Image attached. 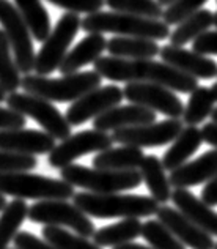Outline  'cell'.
<instances>
[{
    "label": "cell",
    "instance_id": "1",
    "mask_svg": "<svg viewBox=\"0 0 217 249\" xmlns=\"http://www.w3.org/2000/svg\"><path fill=\"white\" fill-rule=\"evenodd\" d=\"M95 71L104 79L115 82H153L180 93H192L199 81L166 62L154 58H121L100 57L93 63Z\"/></svg>",
    "mask_w": 217,
    "mask_h": 249
},
{
    "label": "cell",
    "instance_id": "2",
    "mask_svg": "<svg viewBox=\"0 0 217 249\" xmlns=\"http://www.w3.org/2000/svg\"><path fill=\"white\" fill-rule=\"evenodd\" d=\"M74 204L90 218H148L157 213L161 204L151 196L139 194H98L76 193Z\"/></svg>",
    "mask_w": 217,
    "mask_h": 249
},
{
    "label": "cell",
    "instance_id": "3",
    "mask_svg": "<svg viewBox=\"0 0 217 249\" xmlns=\"http://www.w3.org/2000/svg\"><path fill=\"white\" fill-rule=\"evenodd\" d=\"M82 29L88 34H114L148 40H166L170 36V25L159 19L134 16L120 11H96L82 19Z\"/></svg>",
    "mask_w": 217,
    "mask_h": 249
},
{
    "label": "cell",
    "instance_id": "4",
    "mask_svg": "<svg viewBox=\"0 0 217 249\" xmlns=\"http://www.w3.org/2000/svg\"><path fill=\"white\" fill-rule=\"evenodd\" d=\"M102 82V76L96 71L65 74L62 77H48L39 74H25L21 87L25 93L41 96L52 103L76 101L88 91L98 89Z\"/></svg>",
    "mask_w": 217,
    "mask_h": 249
},
{
    "label": "cell",
    "instance_id": "5",
    "mask_svg": "<svg viewBox=\"0 0 217 249\" xmlns=\"http://www.w3.org/2000/svg\"><path fill=\"white\" fill-rule=\"evenodd\" d=\"M60 175L65 181L72 186L88 189L90 193L109 194L135 189L143 181L140 170H110V169H90L81 164H69L60 169Z\"/></svg>",
    "mask_w": 217,
    "mask_h": 249
},
{
    "label": "cell",
    "instance_id": "6",
    "mask_svg": "<svg viewBox=\"0 0 217 249\" xmlns=\"http://www.w3.org/2000/svg\"><path fill=\"white\" fill-rule=\"evenodd\" d=\"M0 193L24 200H68L76 194L74 186L63 178L57 180L30 172L0 174Z\"/></svg>",
    "mask_w": 217,
    "mask_h": 249
},
{
    "label": "cell",
    "instance_id": "7",
    "mask_svg": "<svg viewBox=\"0 0 217 249\" xmlns=\"http://www.w3.org/2000/svg\"><path fill=\"white\" fill-rule=\"evenodd\" d=\"M82 27V19L77 13H65L58 19L49 36L43 41V46L35 58V73L39 76H49L60 68L68 49Z\"/></svg>",
    "mask_w": 217,
    "mask_h": 249
},
{
    "label": "cell",
    "instance_id": "8",
    "mask_svg": "<svg viewBox=\"0 0 217 249\" xmlns=\"http://www.w3.org/2000/svg\"><path fill=\"white\" fill-rule=\"evenodd\" d=\"M6 106L17 110L25 117L33 119L46 133L54 136L55 139H67L71 136V124L52 101L32 93H10L6 96Z\"/></svg>",
    "mask_w": 217,
    "mask_h": 249
},
{
    "label": "cell",
    "instance_id": "9",
    "mask_svg": "<svg viewBox=\"0 0 217 249\" xmlns=\"http://www.w3.org/2000/svg\"><path fill=\"white\" fill-rule=\"evenodd\" d=\"M0 24L11 44L13 55L22 74L35 71V48L32 41V30L27 21L10 0H0Z\"/></svg>",
    "mask_w": 217,
    "mask_h": 249
},
{
    "label": "cell",
    "instance_id": "10",
    "mask_svg": "<svg viewBox=\"0 0 217 249\" xmlns=\"http://www.w3.org/2000/svg\"><path fill=\"white\" fill-rule=\"evenodd\" d=\"M29 219L35 224L69 227L77 235L87 238L93 237L96 232L90 216L68 200H38L36 204L29 207Z\"/></svg>",
    "mask_w": 217,
    "mask_h": 249
},
{
    "label": "cell",
    "instance_id": "11",
    "mask_svg": "<svg viewBox=\"0 0 217 249\" xmlns=\"http://www.w3.org/2000/svg\"><path fill=\"white\" fill-rule=\"evenodd\" d=\"M114 145V139L107 134V131L100 129H85L81 133L71 134L63 139L55 148L49 153L48 162L54 169H63L72 164L77 158L83 155H90L95 152H102Z\"/></svg>",
    "mask_w": 217,
    "mask_h": 249
},
{
    "label": "cell",
    "instance_id": "12",
    "mask_svg": "<svg viewBox=\"0 0 217 249\" xmlns=\"http://www.w3.org/2000/svg\"><path fill=\"white\" fill-rule=\"evenodd\" d=\"M183 122L180 119H168L164 122H153L139 126L121 128L114 131L112 139L120 145L134 147H162L173 142L183 131Z\"/></svg>",
    "mask_w": 217,
    "mask_h": 249
},
{
    "label": "cell",
    "instance_id": "13",
    "mask_svg": "<svg viewBox=\"0 0 217 249\" xmlns=\"http://www.w3.org/2000/svg\"><path fill=\"white\" fill-rule=\"evenodd\" d=\"M124 98L133 103L140 104L154 112L167 115L168 119H180L184 114V104L173 90L153 82H128L123 89Z\"/></svg>",
    "mask_w": 217,
    "mask_h": 249
},
{
    "label": "cell",
    "instance_id": "14",
    "mask_svg": "<svg viewBox=\"0 0 217 249\" xmlns=\"http://www.w3.org/2000/svg\"><path fill=\"white\" fill-rule=\"evenodd\" d=\"M124 98L123 89L117 85H100L98 89L88 91L87 95L79 98L71 104L67 110V120L71 126L83 124L98 115L104 114L106 110L118 106Z\"/></svg>",
    "mask_w": 217,
    "mask_h": 249
},
{
    "label": "cell",
    "instance_id": "15",
    "mask_svg": "<svg viewBox=\"0 0 217 249\" xmlns=\"http://www.w3.org/2000/svg\"><path fill=\"white\" fill-rule=\"evenodd\" d=\"M156 216L164 226H167L175 233V237L184 246L192 249H214L216 243L213 235H209L206 231H203L201 227L190 221L178 208H170L166 204L157 210Z\"/></svg>",
    "mask_w": 217,
    "mask_h": 249
},
{
    "label": "cell",
    "instance_id": "16",
    "mask_svg": "<svg viewBox=\"0 0 217 249\" xmlns=\"http://www.w3.org/2000/svg\"><path fill=\"white\" fill-rule=\"evenodd\" d=\"M159 55L162 62L172 65L173 68L195 77V79H213V77H217V62L195 51L183 49V46L167 44L161 48Z\"/></svg>",
    "mask_w": 217,
    "mask_h": 249
},
{
    "label": "cell",
    "instance_id": "17",
    "mask_svg": "<svg viewBox=\"0 0 217 249\" xmlns=\"http://www.w3.org/2000/svg\"><path fill=\"white\" fill-rule=\"evenodd\" d=\"M54 148L55 137L46 131L29 128L0 129V150L27 155H46Z\"/></svg>",
    "mask_w": 217,
    "mask_h": 249
},
{
    "label": "cell",
    "instance_id": "18",
    "mask_svg": "<svg viewBox=\"0 0 217 249\" xmlns=\"http://www.w3.org/2000/svg\"><path fill=\"white\" fill-rule=\"evenodd\" d=\"M156 122V112L140 104L115 106L93 119V128L100 131H117Z\"/></svg>",
    "mask_w": 217,
    "mask_h": 249
},
{
    "label": "cell",
    "instance_id": "19",
    "mask_svg": "<svg viewBox=\"0 0 217 249\" xmlns=\"http://www.w3.org/2000/svg\"><path fill=\"white\" fill-rule=\"evenodd\" d=\"M217 175V148L203 153L197 160L186 162L170 172V183L175 188H190L208 183Z\"/></svg>",
    "mask_w": 217,
    "mask_h": 249
},
{
    "label": "cell",
    "instance_id": "20",
    "mask_svg": "<svg viewBox=\"0 0 217 249\" xmlns=\"http://www.w3.org/2000/svg\"><path fill=\"white\" fill-rule=\"evenodd\" d=\"M172 202L190 221L209 235L217 237V212H214L211 205H208L203 199H199L194 193L187 191V188H176L172 191Z\"/></svg>",
    "mask_w": 217,
    "mask_h": 249
},
{
    "label": "cell",
    "instance_id": "21",
    "mask_svg": "<svg viewBox=\"0 0 217 249\" xmlns=\"http://www.w3.org/2000/svg\"><path fill=\"white\" fill-rule=\"evenodd\" d=\"M104 51H107L106 36H102V34H90L68 52L67 57L63 58L58 71L63 76L77 73L79 68L85 67V65L95 63L102 55Z\"/></svg>",
    "mask_w": 217,
    "mask_h": 249
},
{
    "label": "cell",
    "instance_id": "22",
    "mask_svg": "<svg viewBox=\"0 0 217 249\" xmlns=\"http://www.w3.org/2000/svg\"><path fill=\"white\" fill-rule=\"evenodd\" d=\"M201 142V129H199L197 126H190V124L183 128L180 136L173 141V145L162 156V164L166 167V170L172 172V170L186 164L190 156L200 148Z\"/></svg>",
    "mask_w": 217,
    "mask_h": 249
},
{
    "label": "cell",
    "instance_id": "23",
    "mask_svg": "<svg viewBox=\"0 0 217 249\" xmlns=\"http://www.w3.org/2000/svg\"><path fill=\"white\" fill-rule=\"evenodd\" d=\"M139 170L151 197L164 205L168 200H172V183H170V178L166 175V167H164L162 161L157 156H145Z\"/></svg>",
    "mask_w": 217,
    "mask_h": 249
},
{
    "label": "cell",
    "instance_id": "24",
    "mask_svg": "<svg viewBox=\"0 0 217 249\" xmlns=\"http://www.w3.org/2000/svg\"><path fill=\"white\" fill-rule=\"evenodd\" d=\"M145 160V153L140 147L123 145L110 147L98 153L93 158V167L96 169H110V170H129L139 169Z\"/></svg>",
    "mask_w": 217,
    "mask_h": 249
},
{
    "label": "cell",
    "instance_id": "25",
    "mask_svg": "<svg viewBox=\"0 0 217 249\" xmlns=\"http://www.w3.org/2000/svg\"><path fill=\"white\" fill-rule=\"evenodd\" d=\"M107 51L121 58H154L161 54L159 44L154 40L137 36H112L107 40Z\"/></svg>",
    "mask_w": 217,
    "mask_h": 249
},
{
    "label": "cell",
    "instance_id": "26",
    "mask_svg": "<svg viewBox=\"0 0 217 249\" xmlns=\"http://www.w3.org/2000/svg\"><path fill=\"white\" fill-rule=\"evenodd\" d=\"M142 227L140 218H124V221L110 224L96 231L91 238L98 246H120L124 243L135 240L137 237H142Z\"/></svg>",
    "mask_w": 217,
    "mask_h": 249
},
{
    "label": "cell",
    "instance_id": "27",
    "mask_svg": "<svg viewBox=\"0 0 217 249\" xmlns=\"http://www.w3.org/2000/svg\"><path fill=\"white\" fill-rule=\"evenodd\" d=\"M211 25H214V13L206 8L199 10L176 25V29L168 36L170 44L184 46L190 41H195L200 35L208 32Z\"/></svg>",
    "mask_w": 217,
    "mask_h": 249
},
{
    "label": "cell",
    "instance_id": "28",
    "mask_svg": "<svg viewBox=\"0 0 217 249\" xmlns=\"http://www.w3.org/2000/svg\"><path fill=\"white\" fill-rule=\"evenodd\" d=\"M29 218V207L24 199H13L0 214V249H8L15 241L22 222Z\"/></svg>",
    "mask_w": 217,
    "mask_h": 249
},
{
    "label": "cell",
    "instance_id": "29",
    "mask_svg": "<svg viewBox=\"0 0 217 249\" xmlns=\"http://www.w3.org/2000/svg\"><path fill=\"white\" fill-rule=\"evenodd\" d=\"M16 8L27 21L35 40L44 41L52 32L50 18L41 0H15Z\"/></svg>",
    "mask_w": 217,
    "mask_h": 249
},
{
    "label": "cell",
    "instance_id": "30",
    "mask_svg": "<svg viewBox=\"0 0 217 249\" xmlns=\"http://www.w3.org/2000/svg\"><path fill=\"white\" fill-rule=\"evenodd\" d=\"M21 74L22 73L15 60V55H13L8 36H6L3 29H0V85L8 95L15 93L21 87Z\"/></svg>",
    "mask_w": 217,
    "mask_h": 249
},
{
    "label": "cell",
    "instance_id": "31",
    "mask_svg": "<svg viewBox=\"0 0 217 249\" xmlns=\"http://www.w3.org/2000/svg\"><path fill=\"white\" fill-rule=\"evenodd\" d=\"M214 96L211 89L208 87H197L189 96L187 106L184 107L183 122L190 126H197V124L203 123L214 110Z\"/></svg>",
    "mask_w": 217,
    "mask_h": 249
},
{
    "label": "cell",
    "instance_id": "32",
    "mask_svg": "<svg viewBox=\"0 0 217 249\" xmlns=\"http://www.w3.org/2000/svg\"><path fill=\"white\" fill-rule=\"evenodd\" d=\"M142 237L154 249H186V246L175 237V233L167 226H164L159 219L145 221L142 227Z\"/></svg>",
    "mask_w": 217,
    "mask_h": 249
},
{
    "label": "cell",
    "instance_id": "33",
    "mask_svg": "<svg viewBox=\"0 0 217 249\" xmlns=\"http://www.w3.org/2000/svg\"><path fill=\"white\" fill-rule=\"evenodd\" d=\"M43 238L49 241L58 249H102L95 241H90L87 237L71 233L58 226H46L43 231Z\"/></svg>",
    "mask_w": 217,
    "mask_h": 249
},
{
    "label": "cell",
    "instance_id": "34",
    "mask_svg": "<svg viewBox=\"0 0 217 249\" xmlns=\"http://www.w3.org/2000/svg\"><path fill=\"white\" fill-rule=\"evenodd\" d=\"M106 5L114 11L134 16L161 19L164 15L162 5L157 0H106Z\"/></svg>",
    "mask_w": 217,
    "mask_h": 249
},
{
    "label": "cell",
    "instance_id": "35",
    "mask_svg": "<svg viewBox=\"0 0 217 249\" xmlns=\"http://www.w3.org/2000/svg\"><path fill=\"white\" fill-rule=\"evenodd\" d=\"M38 166L35 155L0 150V174L30 172Z\"/></svg>",
    "mask_w": 217,
    "mask_h": 249
},
{
    "label": "cell",
    "instance_id": "36",
    "mask_svg": "<svg viewBox=\"0 0 217 249\" xmlns=\"http://www.w3.org/2000/svg\"><path fill=\"white\" fill-rule=\"evenodd\" d=\"M206 2L208 0H175V2L170 3L166 8V11H164L162 21L168 25H172V24L178 25L186 18L201 10V6Z\"/></svg>",
    "mask_w": 217,
    "mask_h": 249
},
{
    "label": "cell",
    "instance_id": "37",
    "mask_svg": "<svg viewBox=\"0 0 217 249\" xmlns=\"http://www.w3.org/2000/svg\"><path fill=\"white\" fill-rule=\"evenodd\" d=\"M48 2L69 13H77V15L81 13L91 15V13L101 11L102 6L106 5V0H48Z\"/></svg>",
    "mask_w": 217,
    "mask_h": 249
},
{
    "label": "cell",
    "instance_id": "38",
    "mask_svg": "<svg viewBox=\"0 0 217 249\" xmlns=\"http://www.w3.org/2000/svg\"><path fill=\"white\" fill-rule=\"evenodd\" d=\"M27 117L11 107L0 106V129H17L25 128Z\"/></svg>",
    "mask_w": 217,
    "mask_h": 249
},
{
    "label": "cell",
    "instance_id": "39",
    "mask_svg": "<svg viewBox=\"0 0 217 249\" xmlns=\"http://www.w3.org/2000/svg\"><path fill=\"white\" fill-rule=\"evenodd\" d=\"M15 248L17 249H58L44 238L41 240L30 232H19L15 238Z\"/></svg>",
    "mask_w": 217,
    "mask_h": 249
},
{
    "label": "cell",
    "instance_id": "40",
    "mask_svg": "<svg viewBox=\"0 0 217 249\" xmlns=\"http://www.w3.org/2000/svg\"><path fill=\"white\" fill-rule=\"evenodd\" d=\"M192 49L203 55H217V30L200 35L192 41Z\"/></svg>",
    "mask_w": 217,
    "mask_h": 249
},
{
    "label": "cell",
    "instance_id": "41",
    "mask_svg": "<svg viewBox=\"0 0 217 249\" xmlns=\"http://www.w3.org/2000/svg\"><path fill=\"white\" fill-rule=\"evenodd\" d=\"M201 199L211 207L217 205V175L213 180H209L205 188L201 189Z\"/></svg>",
    "mask_w": 217,
    "mask_h": 249
},
{
    "label": "cell",
    "instance_id": "42",
    "mask_svg": "<svg viewBox=\"0 0 217 249\" xmlns=\"http://www.w3.org/2000/svg\"><path fill=\"white\" fill-rule=\"evenodd\" d=\"M201 137H203V142H206L209 145H213L214 148H217V123L211 122V123L203 124Z\"/></svg>",
    "mask_w": 217,
    "mask_h": 249
},
{
    "label": "cell",
    "instance_id": "43",
    "mask_svg": "<svg viewBox=\"0 0 217 249\" xmlns=\"http://www.w3.org/2000/svg\"><path fill=\"white\" fill-rule=\"evenodd\" d=\"M114 249H154V248H150V246H143V245H137V243H124L120 246H114Z\"/></svg>",
    "mask_w": 217,
    "mask_h": 249
},
{
    "label": "cell",
    "instance_id": "44",
    "mask_svg": "<svg viewBox=\"0 0 217 249\" xmlns=\"http://www.w3.org/2000/svg\"><path fill=\"white\" fill-rule=\"evenodd\" d=\"M8 205V202H6V197H5V194H2L0 193V212H2V210Z\"/></svg>",
    "mask_w": 217,
    "mask_h": 249
},
{
    "label": "cell",
    "instance_id": "45",
    "mask_svg": "<svg viewBox=\"0 0 217 249\" xmlns=\"http://www.w3.org/2000/svg\"><path fill=\"white\" fill-rule=\"evenodd\" d=\"M6 96H8V93L3 90V87L0 85V103H3V101H6Z\"/></svg>",
    "mask_w": 217,
    "mask_h": 249
},
{
    "label": "cell",
    "instance_id": "46",
    "mask_svg": "<svg viewBox=\"0 0 217 249\" xmlns=\"http://www.w3.org/2000/svg\"><path fill=\"white\" fill-rule=\"evenodd\" d=\"M211 91H213V96H214V100L217 101V82L211 85Z\"/></svg>",
    "mask_w": 217,
    "mask_h": 249
},
{
    "label": "cell",
    "instance_id": "47",
    "mask_svg": "<svg viewBox=\"0 0 217 249\" xmlns=\"http://www.w3.org/2000/svg\"><path fill=\"white\" fill-rule=\"evenodd\" d=\"M157 2H159L162 6H168L170 3H173L175 2V0H157Z\"/></svg>",
    "mask_w": 217,
    "mask_h": 249
},
{
    "label": "cell",
    "instance_id": "48",
    "mask_svg": "<svg viewBox=\"0 0 217 249\" xmlns=\"http://www.w3.org/2000/svg\"><path fill=\"white\" fill-rule=\"evenodd\" d=\"M211 119H213V122H216L217 123V107L213 110V114H211Z\"/></svg>",
    "mask_w": 217,
    "mask_h": 249
},
{
    "label": "cell",
    "instance_id": "49",
    "mask_svg": "<svg viewBox=\"0 0 217 249\" xmlns=\"http://www.w3.org/2000/svg\"><path fill=\"white\" fill-rule=\"evenodd\" d=\"M214 25H216V29H217V11H216V15H214Z\"/></svg>",
    "mask_w": 217,
    "mask_h": 249
},
{
    "label": "cell",
    "instance_id": "50",
    "mask_svg": "<svg viewBox=\"0 0 217 249\" xmlns=\"http://www.w3.org/2000/svg\"><path fill=\"white\" fill-rule=\"evenodd\" d=\"M8 249H17V248H8Z\"/></svg>",
    "mask_w": 217,
    "mask_h": 249
},
{
    "label": "cell",
    "instance_id": "51",
    "mask_svg": "<svg viewBox=\"0 0 217 249\" xmlns=\"http://www.w3.org/2000/svg\"><path fill=\"white\" fill-rule=\"evenodd\" d=\"M214 249H217V243H216V246H214Z\"/></svg>",
    "mask_w": 217,
    "mask_h": 249
},
{
    "label": "cell",
    "instance_id": "52",
    "mask_svg": "<svg viewBox=\"0 0 217 249\" xmlns=\"http://www.w3.org/2000/svg\"><path fill=\"white\" fill-rule=\"evenodd\" d=\"M216 3H217V0H216Z\"/></svg>",
    "mask_w": 217,
    "mask_h": 249
}]
</instances>
